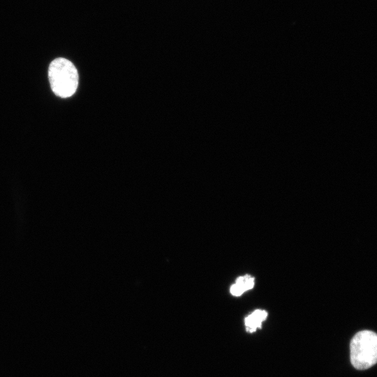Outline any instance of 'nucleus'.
<instances>
[{"mask_svg": "<svg viewBox=\"0 0 377 377\" xmlns=\"http://www.w3.org/2000/svg\"><path fill=\"white\" fill-rule=\"evenodd\" d=\"M48 77L52 91L58 96L67 98L73 95L78 85V73L69 60L59 57L50 64Z\"/></svg>", "mask_w": 377, "mask_h": 377, "instance_id": "nucleus-1", "label": "nucleus"}, {"mask_svg": "<svg viewBox=\"0 0 377 377\" xmlns=\"http://www.w3.org/2000/svg\"><path fill=\"white\" fill-rule=\"evenodd\" d=\"M350 362L357 369L371 368L377 361V336L370 330L358 332L350 345Z\"/></svg>", "mask_w": 377, "mask_h": 377, "instance_id": "nucleus-2", "label": "nucleus"}, {"mask_svg": "<svg viewBox=\"0 0 377 377\" xmlns=\"http://www.w3.org/2000/svg\"><path fill=\"white\" fill-rule=\"evenodd\" d=\"M267 317V312L265 310L257 309L245 318L244 323L246 330L252 333L260 328L262 323Z\"/></svg>", "mask_w": 377, "mask_h": 377, "instance_id": "nucleus-3", "label": "nucleus"}, {"mask_svg": "<svg viewBox=\"0 0 377 377\" xmlns=\"http://www.w3.org/2000/svg\"><path fill=\"white\" fill-rule=\"evenodd\" d=\"M254 286V278L250 275L238 277L235 283L230 287V293L234 296H240L244 292L251 289Z\"/></svg>", "mask_w": 377, "mask_h": 377, "instance_id": "nucleus-4", "label": "nucleus"}]
</instances>
